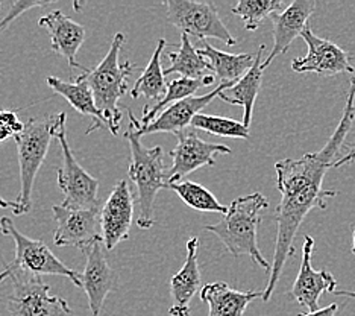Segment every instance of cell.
Instances as JSON below:
<instances>
[{
	"mask_svg": "<svg viewBox=\"0 0 355 316\" xmlns=\"http://www.w3.org/2000/svg\"><path fill=\"white\" fill-rule=\"evenodd\" d=\"M0 122H2L12 139L21 134L23 129H25V122L19 119L17 110H0Z\"/></svg>",
	"mask_w": 355,
	"mask_h": 316,
	"instance_id": "cell-31",
	"label": "cell"
},
{
	"mask_svg": "<svg viewBox=\"0 0 355 316\" xmlns=\"http://www.w3.org/2000/svg\"><path fill=\"white\" fill-rule=\"evenodd\" d=\"M236 83H220L214 88L213 92H209L202 96H190L185 97L182 101H178L172 105H168L166 110H163L159 115L153 119L150 124L148 125H141V122L135 117L131 108H128V117H129V125L134 126L137 131L141 134H157V133H172L178 134L184 131L191 126V120L195 119V116L200 115L207 105L211 103L216 97H219V94L227 90V88L232 87Z\"/></svg>",
	"mask_w": 355,
	"mask_h": 316,
	"instance_id": "cell-10",
	"label": "cell"
},
{
	"mask_svg": "<svg viewBox=\"0 0 355 316\" xmlns=\"http://www.w3.org/2000/svg\"><path fill=\"white\" fill-rule=\"evenodd\" d=\"M125 40L122 32H117L112 38L108 53L103 56L99 66L84 72L94 94L96 107L107 122V128L112 135H119L120 133L122 111L119 108V101L129 90L128 78L137 69L135 64L129 61L120 63V52L125 46Z\"/></svg>",
	"mask_w": 355,
	"mask_h": 316,
	"instance_id": "cell-3",
	"label": "cell"
},
{
	"mask_svg": "<svg viewBox=\"0 0 355 316\" xmlns=\"http://www.w3.org/2000/svg\"><path fill=\"white\" fill-rule=\"evenodd\" d=\"M216 81L214 75H208L204 79H190V78H178L171 81L167 84V93L166 96L157 102L153 107H146L143 108V117H141V125H148L150 122L155 119L161 111L166 110L168 105H172L178 101H182L185 97H190L195 94L200 87H209Z\"/></svg>",
	"mask_w": 355,
	"mask_h": 316,
	"instance_id": "cell-26",
	"label": "cell"
},
{
	"mask_svg": "<svg viewBox=\"0 0 355 316\" xmlns=\"http://www.w3.org/2000/svg\"><path fill=\"white\" fill-rule=\"evenodd\" d=\"M0 233L3 236L11 238L14 242L15 258L11 266L15 267V269L37 275V277L60 275V277H66L73 285L80 288V274L71 269L67 265H64L44 242L31 239L25 236V234H21L17 230V226L14 225L12 219H0Z\"/></svg>",
	"mask_w": 355,
	"mask_h": 316,
	"instance_id": "cell-8",
	"label": "cell"
},
{
	"mask_svg": "<svg viewBox=\"0 0 355 316\" xmlns=\"http://www.w3.org/2000/svg\"><path fill=\"white\" fill-rule=\"evenodd\" d=\"M316 11L314 0H295L284 11L270 15L273 23V47L266 61H263V70L268 69L278 55L286 53L295 38L301 37L309 28L310 17Z\"/></svg>",
	"mask_w": 355,
	"mask_h": 316,
	"instance_id": "cell-17",
	"label": "cell"
},
{
	"mask_svg": "<svg viewBox=\"0 0 355 316\" xmlns=\"http://www.w3.org/2000/svg\"><path fill=\"white\" fill-rule=\"evenodd\" d=\"M266 46L261 44L258 47L257 55H255V61L254 66L249 69L246 75L239 79L236 84L232 87L227 88L219 94V99L231 103V105H237V107L243 108V125L249 128L252 120V113H254V105L257 101V96L260 93V88L263 84V52H264Z\"/></svg>",
	"mask_w": 355,
	"mask_h": 316,
	"instance_id": "cell-22",
	"label": "cell"
},
{
	"mask_svg": "<svg viewBox=\"0 0 355 316\" xmlns=\"http://www.w3.org/2000/svg\"><path fill=\"white\" fill-rule=\"evenodd\" d=\"M306 44V55L302 58H295L292 61V70L296 73H316L319 76H336L340 73H352V56L337 46L322 37H318L314 32L306 28L302 35Z\"/></svg>",
	"mask_w": 355,
	"mask_h": 316,
	"instance_id": "cell-12",
	"label": "cell"
},
{
	"mask_svg": "<svg viewBox=\"0 0 355 316\" xmlns=\"http://www.w3.org/2000/svg\"><path fill=\"white\" fill-rule=\"evenodd\" d=\"M314 249V240L309 234L304 236L302 260L300 274L295 285L290 290V297L296 299L297 304L306 307L310 312L319 310V299L322 294H334L337 281L329 271H314L311 266V256Z\"/></svg>",
	"mask_w": 355,
	"mask_h": 316,
	"instance_id": "cell-15",
	"label": "cell"
},
{
	"mask_svg": "<svg viewBox=\"0 0 355 316\" xmlns=\"http://www.w3.org/2000/svg\"><path fill=\"white\" fill-rule=\"evenodd\" d=\"M176 139L178 143L171 151L173 163L172 167L167 170V183L181 181L199 167L216 166V156L232 152L227 144L202 140L193 131L191 126L178 133Z\"/></svg>",
	"mask_w": 355,
	"mask_h": 316,
	"instance_id": "cell-13",
	"label": "cell"
},
{
	"mask_svg": "<svg viewBox=\"0 0 355 316\" xmlns=\"http://www.w3.org/2000/svg\"><path fill=\"white\" fill-rule=\"evenodd\" d=\"M134 217V197L126 180L119 181L105 201L101 212L103 245L108 251L129 239Z\"/></svg>",
	"mask_w": 355,
	"mask_h": 316,
	"instance_id": "cell-14",
	"label": "cell"
},
{
	"mask_svg": "<svg viewBox=\"0 0 355 316\" xmlns=\"http://www.w3.org/2000/svg\"><path fill=\"white\" fill-rule=\"evenodd\" d=\"M0 6H2V2H0Z\"/></svg>",
	"mask_w": 355,
	"mask_h": 316,
	"instance_id": "cell-39",
	"label": "cell"
},
{
	"mask_svg": "<svg viewBox=\"0 0 355 316\" xmlns=\"http://www.w3.org/2000/svg\"><path fill=\"white\" fill-rule=\"evenodd\" d=\"M166 40L159 38L157 43V49L153 52L152 58L148 64V67L143 70L141 76L135 81V84L131 88V96L134 99L144 96L148 99H155L159 102L167 93V83L164 69L161 67V55L166 49Z\"/></svg>",
	"mask_w": 355,
	"mask_h": 316,
	"instance_id": "cell-24",
	"label": "cell"
},
{
	"mask_svg": "<svg viewBox=\"0 0 355 316\" xmlns=\"http://www.w3.org/2000/svg\"><path fill=\"white\" fill-rule=\"evenodd\" d=\"M123 135L131 149L129 178L135 184L139 194L140 213L137 224L141 230H150L155 225V217H153L155 198L161 189H166L167 184L163 149L161 146H153V148L143 146L141 134L131 125Z\"/></svg>",
	"mask_w": 355,
	"mask_h": 316,
	"instance_id": "cell-4",
	"label": "cell"
},
{
	"mask_svg": "<svg viewBox=\"0 0 355 316\" xmlns=\"http://www.w3.org/2000/svg\"><path fill=\"white\" fill-rule=\"evenodd\" d=\"M199 55L208 61L214 76L222 83H237L254 66L255 56L251 53H228L213 47L207 42H200Z\"/></svg>",
	"mask_w": 355,
	"mask_h": 316,
	"instance_id": "cell-23",
	"label": "cell"
},
{
	"mask_svg": "<svg viewBox=\"0 0 355 316\" xmlns=\"http://www.w3.org/2000/svg\"><path fill=\"white\" fill-rule=\"evenodd\" d=\"M14 207H15V202H10V201H6L3 198H0V208H11V210H14Z\"/></svg>",
	"mask_w": 355,
	"mask_h": 316,
	"instance_id": "cell-36",
	"label": "cell"
},
{
	"mask_svg": "<svg viewBox=\"0 0 355 316\" xmlns=\"http://www.w3.org/2000/svg\"><path fill=\"white\" fill-rule=\"evenodd\" d=\"M191 128L200 129V131L213 135L230 137V139H249V135H251L249 128L243 125V122L222 116L204 115V113H200L191 120Z\"/></svg>",
	"mask_w": 355,
	"mask_h": 316,
	"instance_id": "cell-29",
	"label": "cell"
},
{
	"mask_svg": "<svg viewBox=\"0 0 355 316\" xmlns=\"http://www.w3.org/2000/svg\"><path fill=\"white\" fill-rule=\"evenodd\" d=\"M38 26L47 31L52 40V51L66 58L70 67L80 69L83 72L88 70L76 61L79 47L85 40V29L79 23L56 10L43 15L38 20Z\"/></svg>",
	"mask_w": 355,
	"mask_h": 316,
	"instance_id": "cell-18",
	"label": "cell"
},
{
	"mask_svg": "<svg viewBox=\"0 0 355 316\" xmlns=\"http://www.w3.org/2000/svg\"><path fill=\"white\" fill-rule=\"evenodd\" d=\"M56 247H73L85 251L94 243L103 242L101 228L102 207L90 210H71L62 206H53Z\"/></svg>",
	"mask_w": 355,
	"mask_h": 316,
	"instance_id": "cell-11",
	"label": "cell"
},
{
	"mask_svg": "<svg viewBox=\"0 0 355 316\" xmlns=\"http://www.w3.org/2000/svg\"><path fill=\"white\" fill-rule=\"evenodd\" d=\"M263 294L264 290L241 292L223 281H214L200 289V299L208 304L209 316H241L254 299L263 298Z\"/></svg>",
	"mask_w": 355,
	"mask_h": 316,
	"instance_id": "cell-20",
	"label": "cell"
},
{
	"mask_svg": "<svg viewBox=\"0 0 355 316\" xmlns=\"http://www.w3.org/2000/svg\"><path fill=\"white\" fill-rule=\"evenodd\" d=\"M52 122L53 116L28 119V122H25L23 133L14 137L15 144H17L20 166V193L17 201H14V216H23L31 212L32 190H34L35 178L40 167L44 163L53 137Z\"/></svg>",
	"mask_w": 355,
	"mask_h": 316,
	"instance_id": "cell-5",
	"label": "cell"
},
{
	"mask_svg": "<svg viewBox=\"0 0 355 316\" xmlns=\"http://www.w3.org/2000/svg\"><path fill=\"white\" fill-rule=\"evenodd\" d=\"M199 239L190 238L187 242V257L178 274L171 278L172 307L168 313L172 316H190V301L202 286V277L198 263Z\"/></svg>",
	"mask_w": 355,
	"mask_h": 316,
	"instance_id": "cell-19",
	"label": "cell"
},
{
	"mask_svg": "<svg viewBox=\"0 0 355 316\" xmlns=\"http://www.w3.org/2000/svg\"><path fill=\"white\" fill-rule=\"evenodd\" d=\"M168 64L164 69V75L180 73L181 78L204 79L211 72L208 61L199 55L198 49L190 43L189 35L181 34V44L176 52L167 53Z\"/></svg>",
	"mask_w": 355,
	"mask_h": 316,
	"instance_id": "cell-25",
	"label": "cell"
},
{
	"mask_svg": "<svg viewBox=\"0 0 355 316\" xmlns=\"http://www.w3.org/2000/svg\"><path fill=\"white\" fill-rule=\"evenodd\" d=\"M10 133H8L6 131V128L3 126V124H2V122H0V143H2V142H5L6 139H10Z\"/></svg>",
	"mask_w": 355,
	"mask_h": 316,
	"instance_id": "cell-34",
	"label": "cell"
},
{
	"mask_svg": "<svg viewBox=\"0 0 355 316\" xmlns=\"http://www.w3.org/2000/svg\"><path fill=\"white\" fill-rule=\"evenodd\" d=\"M6 280H10V294L5 303L12 316H73L66 299L49 294L51 288L42 277L15 269L0 256Z\"/></svg>",
	"mask_w": 355,
	"mask_h": 316,
	"instance_id": "cell-7",
	"label": "cell"
},
{
	"mask_svg": "<svg viewBox=\"0 0 355 316\" xmlns=\"http://www.w3.org/2000/svg\"><path fill=\"white\" fill-rule=\"evenodd\" d=\"M103 242L87 248V263L84 274H80V288L88 298V306L93 316H99L110 292L116 288V274L105 256Z\"/></svg>",
	"mask_w": 355,
	"mask_h": 316,
	"instance_id": "cell-16",
	"label": "cell"
},
{
	"mask_svg": "<svg viewBox=\"0 0 355 316\" xmlns=\"http://www.w3.org/2000/svg\"><path fill=\"white\" fill-rule=\"evenodd\" d=\"M52 131L62 151V163L58 169V188L64 194L62 207L71 210H90L101 206L99 181L78 163L67 142L66 113L52 115Z\"/></svg>",
	"mask_w": 355,
	"mask_h": 316,
	"instance_id": "cell-6",
	"label": "cell"
},
{
	"mask_svg": "<svg viewBox=\"0 0 355 316\" xmlns=\"http://www.w3.org/2000/svg\"><path fill=\"white\" fill-rule=\"evenodd\" d=\"M287 6L284 0H240L231 13L241 19L248 31H255L266 17L284 11Z\"/></svg>",
	"mask_w": 355,
	"mask_h": 316,
	"instance_id": "cell-28",
	"label": "cell"
},
{
	"mask_svg": "<svg viewBox=\"0 0 355 316\" xmlns=\"http://www.w3.org/2000/svg\"><path fill=\"white\" fill-rule=\"evenodd\" d=\"M167 20L181 34L198 37L199 40L214 38L227 46H236L237 40L225 26L219 11L213 2H191V0H168Z\"/></svg>",
	"mask_w": 355,
	"mask_h": 316,
	"instance_id": "cell-9",
	"label": "cell"
},
{
	"mask_svg": "<svg viewBox=\"0 0 355 316\" xmlns=\"http://www.w3.org/2000/svg\"><path fill=\"white\" fill-rule=\"evenodd\" d=\"M355 122V75L351 78L343 116L336 131L331 134L324 148L318 152L305 153L301 158H284L275 165L277 188L281 201L275 210L278 234L273 253L269 283L264 289L263 301H269L290 256L295 254V238L313 208H327L328 199L334 198L337 190L322 188L325 174L338 160L346 137Z\"/></svg>",
	"mask_w": 355,
	"mask_h": 316,
	"instance_id": "cell-1",
	"label": "cell"
},
{
	"mask_svg": "<svg viewBox=\"0 0 355 316\" xmlns=\"http://www.w3.org/2000/svg\"><path fill=\"white\" fill-rule=\"evenodd\" d=\"M337 309H338L337 304H329V306L324 307V309H319L316 312H310V313H304L300 316H336Z\"/></svg>",
	"mask_w": 355,
	"mask_h": 316,
	"instance_id": "cell-33",
	"label": "cell"
},
{
	"mask_svg": "<svg viewBox=\"0 0 355 316\" xmlns=\"http://www.w3.org/2000/svg\"><path fill=\"white\" fill-rule=\"evenodd\" d=\"M352 161H355V143H352V144H349V151H348V153H346V156H343V157H340L338 158L336 163H334V166L333 167H342V166H345V165H349V163H352Z\"/></svg>",
	"mask_w": 355,
	"mask_h": 316,
	"instance_id": "cell-32",
	"label": "cell"
},
{
	"mask_svg": "<svg viewBox=\"0 0 355 316\" xmlns=\"http://www.w3.org/2000/svg\"><path fill=\"white\" fill-rule=\"evenodd\" d=\"M334 295H338V297H348V298H354V299H355V292H352V290H336Z\"/></svg>",
	"mask_w": 355,
	"mask_h": 316,
	"instance_id": "cell-35",
	"label": "cell"
},
{
	"mask_svg": "<svg viewBox=\"0 0 355 316\" xmlns=\"http://www.w3.org/2000/svg\"><path fill=\"white\" fill-rule=\"evenodd\" d=\"M268 207V198L258 192L240 197L228 206V212L223 215L220 222L207 225L204 230L216 234L234 257H251L257 265H260L266 272L270 274L272 265L266 260L257 242L261 212Z\"/></svg>",
	"mask_w": 355,
	"mask_h": 316,
	"instance_id": "cell-2",
	"label": "cell"
},
{
	"mask_svg": "<svg viewBox=\"0 0 355 316\" xmlns=\"http://www.w3.org/2000/svg\"><path fill=\"white\" fill-rule=\"evenodd\" d=\"M6 277H8V272H6V271H3L2 274H0V283H2L3 280H6Z\"/></svg>",
	"mask_w": 355,
	"mask_h": 316,
	"instance_id": "cell-38",
	"label": "cell"
},
{
	"mask_svg": "<svg viewBox=\"0 0 355 316\" xmlns=\"http://www.w3.org/2000/svg\"><path fill=\"white\" fill-rule=\"evenodd\" d=\"M46 83L52 88L55 94L62 96L79 115L92 117L93 124L87 129V134H90L94 129L107 128V122H105L101 111L96 107L94 94L90 85H88V81L85 79L84 73H80V75L75 81H71V83H67V81H62L55 76H47Z\"/></svg>",
	"mask_w": 355,
	"mask_h": 316,
	"instance_id": "cell-21",
	"label": "cell"
},
{
	"mask_svg": "<svg viewBox=\"0 0 355 316\" xmlns=\"http://www.w3.org/2000/svg\"><path fill=\"white\" fill-rule=\"evenodd\" d=\"M352 254L355 256V230H354V234H352Z\"/></svg>",
	"mask_w": 355,
	"mask_h": 316,
	"instance_id": "cell-37",
	"label": "cell"
},
{
	"mask_svg": "<svg viewBox=\"0 0 355 316\" xmlns=\"http://www.w3.org/2000/svg\"><path fill=\"white\" fill-rule=\"evenodd\" d=\"M166 189L173 190L185 204L193 210H198V212H209L220 215H225L228 212V206L220 204L214 194L199 183L190 180L171 181L166 184Z\"/></svg>",
	"mask_w": 355,
	"mask_h": 316,
	"instance_id": "cell-27",
	"label": "cell"
},
{
	"mask_svg": "<svg viewBox=\"0 0 355 316\" xmlns=\"http://www.w3.org/2000/svg\"><path fill=\"white\" fill-rule=\"evenodd\" d=\"M55 0H49V2H26V0H12V2H3L6 11L0 17V32H3L10 24L20 17L23 13H26L32 8H46L49 3H53Z\"/></svg>",
	"mask_w": 355,
	"mask_h": 316,
	"instance_id": "cell-30",
	"label": "cell"
}]
</instances>
